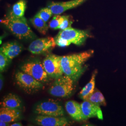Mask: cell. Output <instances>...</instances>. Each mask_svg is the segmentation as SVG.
<instances>
[{
    "label": "cell",
    "mask_w": 126,
    "mask_h": 126,
    "mask_svg": "<svg viewBox=\"0 0 126 126\" xmlns=\"http://www.w3.org/2000/svg\"><path fill=\"white\" fill-rule=\"evenodd\" d=\"M94 53L93 50H90L62 56L61 64L64 74L77 80L85 72V63Z\"/></svg>",
    "instance_id": "1"
},
{
    "label": "cell",
    "mask_w": 126,
    "mask_h": 126,
    "mask_svg": "<svg viewBox=\"0 0 126 126\" xmlns=\"http://www.w3.org/2000/svg\"><path fill=\"white\" fill-rule=\"evenodd\" d=\"M0 23L19 39H33L36 36L28 25L24 16L16 18L7 15L4 18L0 20Z\"/></svg>",
    "instance_id": "2"
},
{
    "label": "cell",
    "mask_w": 126,
    "mask_h": 126,
    "mask_svg": "<svg viewBox=\"0 0 126 126\" xmlns=\"http://www.w3.org/2000/svg\"><path fill=\"white\" fill-rule=\"evenodd\" d=\"M74 81L71 78L65 74L56 78L50 88V94L61 98L70 96L74 90Z\"/></svg>",
    "instance_id": "3"
},
{
    "label": "cell",
    "mask_w": 126,
    "mask_h": 126,
    "mask_svg": "<svg viewBox=\"0 0 126 126\" xmlns=\"http://www.w3.org/2000/svg\"><path fill=\"white\" fill-rule=\"evenodd\" d=\"M88 32L75 29L72 27L61 30L57 36L67 41L70 44L80 46L84 44L89 36Z\"/></svg>",
    "instance_id": "4"
},
{
    "label": "cell",
    "mask_w": 126,
    "mask_h": 126,
    "mask_svg": "<svg viewBox=\"0 0 126 126\" xmlns=\"http://www.w3.org/2000/svg\"><path fill=\"white\" fill-rule=\"evenodd\" d=\"M15 80L17 85L28 94L35 93L43 87L41 82L23 72H18L16 74Z\"/></svg>",
    "instance_id": "5"
},
{
    "label": "cell",
    "mask_w": 126,
    "mask_h": 126,
    "mask_svg": "<svg viewBox=\"0 0 126 126\" xmlns=\"http://www.w3.org/2000/svg\"><path fill=\"white\" fill-rule=\"evenodd\" d=\"M34 112L37 115L55 117H62L64 115L62 107L59 103L52 99L38 104L35 108Z\"/></svg>",
    "instance_id": "6"
},
{
    "label": "cell",
    "mask_w": 126,
    "mask_h": 126,
    "mask_svg": "<svg viewBox=\"0 0 126 126\" xmlns=\"http://www.w3.org/2000/svg\"><path fill=\"white\" fill-rule=\"evenodd\" d=\"M61 59L62 56L53 54L48 55L45 57L43 64L49 76L56 79L64 74L61 64Z\"/></svg>",
    "instance_id": "7"
},
{
    "label": "cell",
    "mask_w": 126,
    "mask_h": 126,
    "mask_svg": "<svg viewBox=\"0 0 126 126\" xmlns=\"http://www.w3.org/2000/svg\"><path fill=\"white\" fill-rule=\"evenodd\" d=\"M23 72L31 75L40 82L47 81L49 75L46 72L43 63L39 61H32L25 63L21 66Z\"/></svg>",
    "instance_id": "8"
},
{
    "label": "cell",
    "mask_w": 126,
    "mask_h": 126,
    "mask_svg": "<svg viewBox=\"0 0 126 126\" xmlns=\"http://www.w3.org/2000/svg\"><path fill=\"white\" fill-rule=\"evenodd\" d=\"M56 45L55 38L47 37L38 38L32 42L28 47V50L32 54L38 55L53 49Z\"/></svg>",
    "instance_id": "9"
},
{
    "label": "cell",
    "mask_w": 126,
    "mask_h": 126,
    "mask_svg": "<svg viewBox=\"0 0 126 126\" xmlns=\"http://www.w3.org/2000/svg\"><path fill=\"white\" fill-rule=\"evenodd\" d=\"M38 125L41 126H68L70 124L67 120L62 117L38 115L35 119Z\"/></svg>",
    "instance_id": "10"
},
{
    "label": "cell",
    "mask_w": 126,
    "mask_h": 126,
    "mask_svg": "<svg viewBox=\"0 0 126 126\" xmlns=\"http://www.w3.org/2000/svg\"><path fill=\"white\" fill-rule=\"evenodd\" d=\"M87 0H72L65 2H51L48 7L51 10L53 15H59L64 11L77 7Z\"/></svg>",
    "instance_id": "11"
},
{
    "label": "cell",
    "mask_w": 126,
    "mask_h": 126,
    "mask_svg": "<svg viewBox=\"0 0 126 126\" xmlns=\"http://www.w3.org/2000/svg\"><path fill=\"white\" fill-rule=\"evenodd\" d=\"M81 106L85 120L94 117H97L101 120H103V114L100 106L86 100H84L81 104Z\"/></svg>",
    "instance_id": "12"
},
{
    "label": "cell",
    "mask_w": 126,
    "mask_h": 126,
    "mask_svg": "<svg viewBox=\"0 0 126 126\" xmlns=\"http://www.w3.org/2000/svg\"><path fill=\"white\" fill-rule=\"evenodd\" d=\"M65 108L68 113L77 121L85 120L82 112L81 104L75 101H67L65 104Z\"/></svg>",
    "instance_id": "13"
},
{
    "label": "cell",
    "mask_w": 126,
    "mask_h": 126,
    "mask_svg": "<svg viewBox=\"0 0 126 126\" xmlns=\"http://www.w3.org/2000/svg\"><path fill=\"white\" fill-rule=\"evenodd\" d=\"M23 50L22 45L16 42H8L0 47V52L9 59H12L20 54Z\"/></svg>",
    "instance_id": "14"
},
{
    "label": "cell",
    "mask_w": 126,
    "mask_h": 126,
    "mask_svg": "<svg viewBox=\"0 0 126 126\" xmlns=\"http://www.w3.org/2000/svg\"><path fill=\"white\" fill-rule=\"evenodd\" d=\"M21 112L19 109L1 107L0 108V121L9 123L17 121L21 118Z\"/></svg>",
    "instance_id": "15"
},
{
    "label": "cell",
    "mask_w": 126,
    "mask_h": 126,
    "mask_svg": "<svg viewBox=\"0 0 126 126\" xmlns=\"http://www.w3.org/2000/svg\"><path fill=\"white\" fill-rule=\"evenodd\" d=\"M1 107L19 109L21 108L22 101L18 96L9 94L5 96L0 102Z\"/></svg>",
    "instance_id": "16"
},
{
    "label": "cell",
    "mask_w": 126,
    "mask_h": 126,
    "mask_svg": "<svg viewBox=\"0 0 126 126\" xmlns=\"http://www.w3.org/2000/svg\"><path fill=\"white\" fill-rule=\"evenodd\" d=\"M98 73L97 70H95L92 74L90 81L85 86L79 93V95L84 100L86 98L91 94L94 90L95 85V78Z\"/></svg>",
    "instance_id": "17"
},
{
    "label": "cell",
    "mask_w": 126,
    "mask_h": 126,
    "mask_svg": "<svg viewBox=\"0 0 126 126\" xmlns=\"http://www.w3.org/2000/svg\"><path fill=\"white\" fill-rule=\"evenodd\" d=\"M26 8V2L25 0H19L14 5L8 15L16 18L24 16Z\"/></svg>",
    "instance_id": "18"
},
{
    "label": "cell",
    "mask_w": 126,
    "mask_h": 126,
    "mask_svg": "<svg viewBox=\"0 0 126 126\" xmlns=\"http://www.w3.org/2000/svg\"><path fill=\"white\" fill-rule=\"evenodd\" d=\"M84 100L89 101L99 106H106L107 105L103 95L97 88H95L94 91L88 96Z\"/></svg>",
    "instance_id": "19"
},
{
    "label": "cell",
    "mask_w": 126,
    "mask_h": 126,
    "mask_svg": "<svg viewBox=\"0 0 126 126\" xmlns=\"http://www.w3.org/2000/svg\"><path fill=\"white\" fill-rule=\"evenodd\" d=\"M30 22L37 31L42 34L45 35L48 32L49 26L46 24V22L38 16L37 14L30 19Z\"/></svg>",
    "instance_id": "20"
},
{
    "label": "cell",
    "mask_w": 126,
    "mask_h": 126,
    "mask_svg": "<svg viewBox=\"0 0 126 126\" xmlns=\"http://www.w3.org/2000/svg\"><path fill=\"white\" fill-rule=\"evenodd\" d=\"M64 19V16L55 15L49 23V26L53 30L59 29V26L61 23H62Z\"/></svg>",
    "instance_id": "21"
},
{
    "label": "cell",
    "mask_w": 126,
    "mask_h": 126,
    "mask_svg": "<svg viewBox=\"0 0 126 126\" xmlns=\"http://www.w3.org/2000/svg\"><path fill=\"white\" fill-rule=\"evenodd\" d=\"M37 15L44 21H45V22H47L51 17L53 14L50 8L47 7L42 9L37 14Z\"/></svg>",
    "instance_id": "22"
},
{
    "label": "cell",
    "mask_w": 126,
    "mask_h": 126,
    "mask_svg": "<svg viewBox=\"0 0 126 126\" xmlns=\"http://www.w3.org/2000/svg\"><path fill=\"white\" fill-rule=\"evenodd\" d=\"M9 59L6 56L1 52H0V71L3 72L8 66L9 62Z\"/></svg>",
    "instance_id": "23"
},
{
    "label": "cell",
    "mask_w": 126,
    "mask_h": 126,
    "mask_svg": "<svg viewBox=\"0 0 126 126\" xmlns=\"http://www.w3.org/2000/svg\"><path fill=\"white\" fill-rule=\"evenodd\" d=\"M70 17L71 16H64L63 20L59 26V29L61 30H64L71 27L73 22L72 18Z\"/></svg>",
    "instance_id": "24"
},
{
    "label": "cell",
    "mask_w": 126,
    "mask_h": 126,
    "mask_svg": "<svg viewBox=\"0 0 126 126\" xmlns=\"http://www.w3.org/2000/svg\"><path fill=\"white\" fill-rule=\"evenodd\" d=\"M3 86V80L2 75L0 74V90H1Z\"/></svg>",
    "instance_id": "25"
},
{
    "label": "cell",
    "mask_w": 126,
    "mask_h": 126,
    "mask_svg": "<svg viewBox=\"0 0 126 126\" xmlns=\"http://www.w3.org/2000/svg\"><path fill=\"white\" fill-rule=\"evenodd\" d=\"M10 126H23L21 123L17 122V123H14L13 124L10 125Z\"/></svg>",
    "instance_id": "26"
},
{
    "label": "cell",
    "mask_w": 126,
    "mask_h": 126,
    "mask_svg": "<svg viewBox=\"0 0 126 126\" xmlns=\"http://www.w3.org/2000/svg\"><path fill=\"white\" fill-rule=\"evenodd\" d=\"M0 126H7V123L6 122L0 121Z\"/></svg>",
    "instance_id": "27"
}]
</instances>
